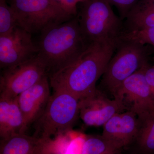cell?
Segmentation results:
<instances>
[{"label":"cell","instance_id":"6da1fadb","mask_svg":"<svg viewBox=\"0 0 154 154\" xmlns=\"http://www.w3.org/2000/svg\"><path fill=\"white\" fill-rule=\"evenodd\" d=\"M119 42L118 38L90 43L71 63L49 76L51 86L68 91L79 100L93 94Z\"/></svg>","mask_w":154,"mask_h":154},{"label":"cell","instance_id":"7a4b0ae2","mask_svg":"<svg viewBox=\"0 0 154 154\" xmlns=\"http://www.w3.org/2000/svg\"><path fill=\"white\" fill-rule=\"evenodd\" d=\"M40 33L38 54L46 64L48 77L71 63L90 44L83 35L77 17Z\"/></svg>","mask_w":154,"mask_h":154},{"label":"cell","instance_id":"3957f363","mask_svg":"<svg viewBox=\"0 0 154 154\" xmlns=\"http://www.w3.org/2000/svg\"><path fill=\"white\" fill-rule=\"evenodd\" d=\"M43 113L34 122L36 137L48 141L67 133L79 114V100L68 91L53 89Z\"/></svg>","mask_w":154,"mask_h":154},{"label":"cell","instance_id":"277c9868","mask_svg":"<svg viewBox=\"0 0 154 154\" xmlns=\"http://www.w3.org/2000/svg\"><path fill=\"white\" fill-rule=\"evenodd\" d=\"M146 48L138 43L120 40L102 75L100 87L104 90L102 91H107L115 98L123 82L149 63Z\"/></svg>","mask_w":154,"mask_h":154},{"label":"cell","instance_id":"5b68a950","mask_svg":"<svg viewBox=\"0 0 154 154\" xmlns=\"http://www.w3.org/2000/svg\"><path fill=\"white\" fill-rule=\"evenodd\" d=\"M82 5L77 17L88 43L119 38L122 23L107 0H88Z\"/></svg>","mask_w":154,"mask_h":154},{"label":"cell","instance_id":"8992f818","mask_svg":"<svg viewBox=\"0 0 154 154\" xmlns=\"http://www.w3.org/2000/svg\"><path fill=\"white\" fill-rule=\"evenodd\" d=\"M19 27L31 34L74 18L55 0H11Z\"/></svg>","mask_w":154,"mask_h":154},{"label":"cell","instance_id":"52a82bcc","mask_svg":"<svg viewBox=\"0 0 154 154\" xmlns=\"http://www.w3.org/2000/svg\"><path fill=\"white\" fill-rule=\"evenodd\" d=\"M46 75H48L46 64L38 54L22 63L3 69L0 77V97H17Z\"/></svg>","mask_w":154,"mask_h":154},{"label":"cell","instance_id":"ba28073f","mask_svg":"<svg viewBox=\"0 0 154 154\" xmlns=\"http://www.w3.org/2000/svg\"><path fill=\"white\" fill-rule=\"evenodd\" d=\"M143 66L123 82L115 98L137 116L141 125L154 117V100L144 73Z\"/></svg>","mask_w":154,"mask_h":154},{"label":"cell","instance_id":"9c48e42d","mask_svg":"<svg viewBox=\"0 0 154 154\" xmlns=\"http://www.w3.org/2000/svg\"><path fill=\"white\" fill-rule=\"evenodd\" d=\"M79 114L84 123L90 126H103L113 116L127 109L118 98L110 99L105 93L96 89L93 94L79 100Z\"/></svg>","mask_w":154,"mask_h":154},{"label":"cell","instance_id":"30bf717a","mask_svg":"<svg viewBox=\"0 0 154 154\" xmlns=\"http://www.w3.org/2000/svg\"><path fill=\"white\" fill-rule=\"evenodd\" d=\"M38 51L32 34L17 27L8 35L0 36V67L3 69L22 63L37 55Z\"/></svg>","mask_w":154,"mask_h":154},{"label":"cell","instance_id":"8fae6325","mask_svg":"<svg viewBox=\"0 0 154 154\" xmlns=\"http://www.w3.org/2000/svg\"><path fill=\"white\" fill-rule=\"evenodd\" d=\"M141 123L131 110L113 116L103 126L102 136L116 148L122 149L131 145L137 137Z\"/></svg>","mask_w":154,"mask_h":154},{"label":"cell","instance_id":"7c38bea8","mask_svg":"<svg viewBox=\"0 0 154 154\" xmlns=\"http://www.w3.org/2000/svg\"><path fill=\"white\" fill-rule=\"evenodd\" d=\"M48 75H46L33 86L17 96L24 119L25 131L43 113L51 95Z\"/></svg>","mask_w":154,"mask_h":154},{"label":"cell","instance_id":"4fadbf2b","mask_svg":"<svg viewBox=\"0 0 154 154\" xmlns=\"http://www.w3.org/2000/svg\"><path fill=\"white\" fill-rule=\"evenodd\" d=\"M24 119L17 97H0V137L5 138L19 133H25Z\"/></svg>","mask_w":154,"mask_h":154},{"label":"cell","instance_id":"5bb4252c","mask_svg":"<svg viewBox=\"0 0 154 154\" xmlns=\"http://www.w3.org/2000/svg\"><path fill=\"white\" fill-rule=\"evenodd\" d=\"M46 141L25 133L1 139L0 154H46Z\"/></svg>","mask_w":154,"mask_h":154},{"label":"cell","instance_id":"9a60e30c","mask_svg":"<svg viewBox=\"0 0 154 154\" xmlns=\"http://www.w3.org/2000/svg\"><path fill=\"white\" fill-rule=\"evenodd\" d=\"M126 30H140L154 27V0H138L126 17Z\"/></svg>","mask_w":154,"mask_h":154},{"label":"cell","instance_id":"2e32d148","mask_svg":"<svg viewBox=\"0 0 154 154\" xmlns=\"http://www.w3.org/2000/svg\"><path fill=\"white\" fill-rule=\"evenodd\" d=\"M133 144L136 154H154V117L141 125Z\"/></svg>","mask_w":154,"mask_h":154},{"label":"cell","instance_id":"e0dca14e","mask_svg":"<svg viewBox=\"0 0 154 154\" xmlns=\"http://www.w3.org/2000/svg\"><path fill=\"white\" fill-rule=\"evenodd\" d=\"M102 135H88L85 137L82 154H122Z\"/></svg>","mask_w":154,"mask_h":154},{"label":"cell","instance_id":"ac0fdd59","mask_svg":"<svg viewBox=\"0 0 154 154\" xmlns=\"http://www.w3.org/2000/svg\"><path fill=\"white\" fill-rule=\"evenodd\" d=\"M19 27L14 10L6 0H0V36L8 35Z\"/></svg>","mask_w":154,"mask_h":154},{"label":"cell","instance_id":"d6986e66","mask_svg":"<svg viewBox=\"0 0 154 154\" xmlns=\"http://www.w3.org/2000/svg\"><path fill=\"white\" fill-rule=\"evenodd\" d=\"M120 38L122 41L148 45L154 47V27L137 31H123Z\"/></svg>","mask_w":154,"mask_h":154},{"label":"cell","instance_id":"ffe728a7","mask_svg":"<svg viewBox=\"0 0 154 154\" xmlns=\"http://www.w3.org/2000/svg\"><path fill=\"white\" fill-rule=\"evenodd\" d=\"M110 5L115 6L122 18H125L128 12L138 0H107Z\"/></svg>","mask_w":154,"mask_h":154},{"label":"cell","instance_id":"44dd1931","mask_svg":"<svg viewBox=\"0 0 154 154\" xmlns=\"http://www.w3.org/2000/svg\"><path fill=\"white\" fill-rule=\"evenodd\" d=\"M59 5L68 14L73 17L77 14V5L79 3H84L88 0H55Z\"/></svg>","mask_w":154,"mask_h":154},{"label":"cell","instance_id":"7402d4cb","mask_svg":"<svg viewBox=\"0 0 154 154\" xmlns=\"http://www.w3.org/2000/svg\"><path fill=\"white\" fill-rule=\"evenodd\" d=\"M143 69L146 79L154 100V65H151L148 63L144 66Z\"/></svg>","mask_w":154,"mask_h":154},{"label":"cell","instance_id":"603a6c76","mask_svg":"<svg viewBox=\"0 0 154 154\" xmlns=\"http://www.w3.org/2000/svg\"><path fill=\"white\" fill-rule=\"evenodd\" d=\"M153 51H154V47H153Z\"/></svg>","mask_w":154,"mask_h":154}]
</instances>
